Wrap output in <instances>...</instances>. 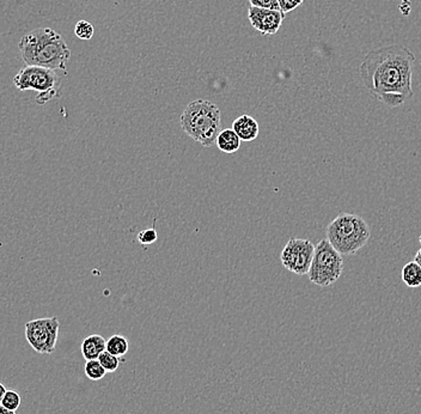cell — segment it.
<instances>
[{
    "instance_id": "1",
    "label": "cell",
    "mask_w": 421,
    "mask_h": 414,
    "mask_svg": "<svg viewBox=\"0 0 421 414\" xmlns=\"http://www.w3.org/2000/svg\"><path fill=\"white\" fill-rule=\"evenodd\" d=\"M416 57L402 45L374 49L363 59L359 73L370 94L389 108H398L412 99Z\"/></svg>"
},
{
    "instance_id": "2",
    "label": "cell",
    "mask_w": 421,
    "mask_h": 414,
    "mask_svg": "<svg viewBox=\"0 0 421 414\" xmlns=\"http://www.w3.org/2000/svg\"><path fill=\"white\" fill-rule=\"evenodd\" d=\"M19 51L28 66L67 71L71 51L60 34L51 28H38L19 41Z\"/></svg>"
},
{
    "instance_id": "3",
    "label": "cell",
    "mask_w": 421,
    "mask_h": 414,
    "mask_svg": "<svg viewBox=\"0 0 421 414\" xmlns=\"http://www.w3.org/2000/svg\"><path fill=\"white\" fill-rule=\"evenodd\" d=\"M180 125L193 141L204 147H212L221 131L220 109L207 99H195L183 109Z\"/></svg>"
},
{
    "instance_id": "4",
    "label": "cell",
    "mask_w": 421,
    "mask_h": 414,
    "mask_svg": "<svg viewBox=\"0 0 421 414\" xmlns=\"http://www.w3.org/2000/svg\"><path fill=\"white\" fill-rule=\"evenodd\" d=\"M326 235L329 243L340 254L354 255L368 245L371 229L361 216L342 212L329 223Z\"/></svg>"
},
{
    "instance_id": "5",
    "label": "cell",
    "mask_w": 421,
    "mask_h": 414,
    "mask_svg": "<svg viewBox=\"0 0 421 414\" xmlns=\"http://www.w3.org/2000/svg\"><path fill=\"white\" fill-rule=\"evenodd\" d=\"M344 272L342 255L333 247L327 239L321 240L315 247V254L310 266V282L317 287H330L337 282Z\"/></svg>"
},
{
    "instance_id": "6",
    "label": "cell",
    "mask_w": 421,
    "mask_h": 414,
    "mask_svg": "<svg viewBox=\"0 0 421 414\" xmlns=\"http://www.w3.org/2000/svg\"><path fill=\"white\" fill-rule=\"evenodd\" d=\"M14 84L19 91H38V104H45L54 99L60 89V80L56 71L40 66H27L19 70L14 75Z\"/></svg>"
},
{
    "instance_id": "7",
    "label": "cell",
    "mask_w": 421,
    "mask_h": 414,
    "mask_svg": "<svg viewBox=\"0 0 421 414\" xmlns=\"http://www.w3.org/2000/svg\"><path fill=\"white\" fill-rule=\"evenodd\" d=\"M59 328L60 322L56 316L29 321L25 324V338L36 352L51 354L56 351Z\"/></svg>"
},
{
    "instance_id": "8",
    "label": "cell",
    "mask_w": 421,
    "mask_h": 414,
    "mask_svg": "<svg viewBox=\"0 0 421 414\" xmlns=\"http://www.w3.org/2000/svg\"><path fill=\"white\" fill-rule=\"evenodd\" d=\"M316 245L305 239H291L281 252V264L287 271L298 276L309 273Z\"/></svg>"
},
{
    "instance_id": "9",
    "label": "cell",
    "mask_w": 421,
    "mask_h": 414,
    "mask_svg": "<svg viewBox=\"0 0 421 414\" xmlns=\"http://www.w3.org/2000/svg\"><path fill=\"white\" fill-rule=\"evenodd\" d=\"M248 19L255 30L263 35H276L280 29L285 14L281 11L261 9L250 6L248 10Z\"/></svg>"
},
{
    "instance_id": "10",
    "label": "cell",
    "mask_w": 421,
    "mask_h": 414,
    "mask_svg": "<svg viewBox=\"0 0 421 414\" xmlns=\"http://www.w3.org/2000/svg\"><path fill=\"white\" fill-rule=\"evenodd\" d=\"M232 130L242 141H253L258 136V123L250 115H241L232 123Z\"/></svg>"
},
{
    "instance_id": "11",
    "label": "cell",
    "mask_w": 421,
    "mask_h": 414,
    "mask_svg": "<svg viewBox=\"0 0 421 414\" xmlns=\"http://www.w3.org/2000/svg\"><path fill=\"white\" fill-rule=\"evenodd\" d=\"M82 354L86 361L99 359V356L107 350V340L102 335H89L82 341Z\"/></svg>"
},
{
    "instance_id": "12",
    "label": "cell",
    "mask_w": 421,
    "mask_h": 414,
    "mask_svg": "<svg viewBox=\"0 0 421 414\" xmlns=\"http://www.w3.org/2000/svg\"><path fill=\"white\" fill-rule=\"evenodd\" d=\"M241 141H242L239 139V136L236 134L232 128H226V130L220 131L218 137H217V141H215V144L221 152L234 154L239 150Z\"/></svg>"
},
{
    "instance_id": "13",
    "label": "cell",
    "mask_w": 421,
    "mask_h": 414,
    "mask_svg": "<svg viewBox=\"0 0 421 414\" xmlns=\"http://www.w3.org/2000/svg\"><path fill=\"white\" fill-rule=\"evenodd\" d=\"M402 280L408 287H421V267L416 261H411L405 265L401 272Z\"/></svg>"
},
{
    "instance_id": "14",
    "label": "cell",
    "mask_w": 421,
    "mask_h": 414,
    "mask_svg": "<svg viewBox=\"0 0 421 414\" xmlns=\"http://www.w3.org/2000/svg\"><path fill=\"white\" fill-rule=\"evenodd\" d=\"M128 348H130L128 340L122 335H112L107 340V350L106 351L112 353V356H117L119 358L123 357L128 352Z\"/></svg>"
},
{
    "instance_id": "15",
    "label": "cell",
    "mask_w": 421,
    "mask_h": 414,
    "mask_svg": "<svg viewBox=\"0 0 421 414\" xmlns=\"http://www.w3.org/2000/svg\"><path fill=\"white\" fill-rule=\"evenodd\" d=\"M85 375L89 377L93 381H99L106 376V369L102 367V364L99 363V359L94 361H86L84 367Z\"/></svg>"
},
{
    "instance_id": "16",
    "label": "cell",
    "mask_w": 421,
    "mask_h": 414,
    "mask_svg": "<svg viewBox=\"0 0 421 414\" xmlns=\"http://www.w3.org/2000/svg\"><path fill=\"white\" fill-rule=\"evenodd\" d=\"M95 29L94 25L88 22V21H80L75 24V34L77 38L84 41H89L94 36Z\"/></svg>"
},
{
    "instance_id": "17",
    "label": "cell",
    "mask_w": 421,
    "mask_h": 414,
    "mask_svg": "<svg viewBox=\"0 0 421 414\" xmlns=\"http://www.w3.org/2000/svg\"><path fill=\"white\" fill-rule=\"evenodd\" d=\"M99 361L107 372H117V367L120 365V358L112 356V353H109L108 351H104L99 356Z\"/></svg>"
},
{
    "instance_id": "18",
    "label": "cell",
    "mask_w": 421,
    "mask_h": 414,
    "mask_svg": "<svg viewBox=\"0 0 421 414\" xmlns=\"http://www.w3.org/2000/svg\"><path fill=\"white\" fill-rule=\"evenodd\" d=\"M21 402H22V399H21V395H19L17 391H8L4 398H3L1 405L6 407V409H9V410L17 411L19 409V406H21Z\"/></svg>"
},
{
    "instance_id": "19",
    "label": "cell",
    "mask_w": 421,
    "mask_h": 414,
    "mask_svg": "<svg viewBox=\"0 0 421 414\" xmlns=\"http://www.w3.org/2000/svg\"><path fill=\"white\" fill-rule=\"evenodd\" d=\"M157 239H158V234H157L155 228L146 229V230L141 231L138 234V241L143 245H152V243H155Z\"/></svg>"
},
{
    "instance_id": "20",
    "label": "cell",
    "mask_w": 421,
    "mask_h": 414,
    "mask_svg": "<svg viewBox=\"0 0 421 414\" xmlns=\"http://www.w3.org/2000/svg\"><path fill=\"white\" fill-rule=\"evenodd\" d=\"M249 1H250V5L255 6V8L280 11V6H279L278 0H249Z\"/></svg>"
},
{
    "instance_id": "21",
    "label": "cell",
    "mask_w": 421,
    "mask_h": 414,
    "mask_svg": "<svg viewBox=\"0 0 421 414\" xmlns=\"http://www.w3.org/2000/svg\"><path fill=\"white\" fill-rule=\"evenodd\" d=\"M304 0H278L280 11L282 14H286L297 9Z\"/></svg>"
},
{
    "instance_id": "22",
    "label": "cell",
    "mask_w": 421,
    "mask_h": 414,
    "mask_svg": "<svg viewBox=\"0 0 421 414\" xmlns=\"http://www.w3.org/2000/svg\"><path fill=\"white\" fill-rule=\"evenodd\" d=\"M0 414H16V411L9 410L0 404Z\"/></svg>"
},
{
    "instance_id": "23",
    "label": "cell",
    "mask_w": 421,
    "mask_h": 414,
    "mask_svg": "<svg viewBox=\"0 0 421 414\" xmlns=\"http://www.w3.org/2000/svg\"><path fill=\"white\" fill-rule=\"evenodd\" d=\"M6 387L3 385V383H0V404H1V401H3V398H4L5 394H6Z\"/></svg>"
},
{
    "instance_id": "24",
    "label": "cell",
    "mask_w": 421,
    "mask_h": 414,
    "mask_svg": "<svg viewBox=\"0 0 421 414\" xmlns=\"http://www.w3.org/2000/svg\"><path fill=\"white\" fill-rule=\"evenodd\" d=\"M414 261H416V263H417V264L421 267V248L420 249L418 250L417 254H416V258H414Z\"/></svg>"
},
{
    "instance_id": "25",
    "label": "cell",
    "mask_w": 421,
    "mask_h": 414,
    "mask_svg": "<svg viewBox=\"0 0 421 414\" xmlns=\"http://www.w3.org/2000/svg\"><path fill=\"white\" fill-rule=\"evenodd\" d=\"M419 242H420V245H421V235H420V237H419Z\"/></svg>"
}]
</instances>
